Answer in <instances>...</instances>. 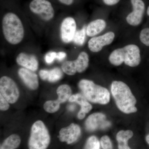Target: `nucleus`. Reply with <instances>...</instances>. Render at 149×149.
<instances>
[{
    "label": "nucleus",
    "mask_w": 149,
    "mask_h": 149,
    "mask_svg": "<svg viewBox=\"0 0 149 149\" xmlns=\"http://www.w3.org/2000/svg\"><path fill=\"white\" fill-rule=\"evenodd\" d=\"M68 100L70 102H74L80 105L81 107L80 111L83 112L86 114L91 111L93 108L92 105L88 102L85 96L79 93L70 96Z\"/></svg>",
    "instance_id": "nucleus-16"
},
{
    "label": "nucleus",
    "mask_w": 149,
    "mask_h": 149,
    "mask_svg": "<svg viewBox=\"0 0 149 149\" xmlns=\"http://www.w3.org/2000/svg\"><path fill=\"white\" fill-rule=\"evenodd\" d=\"M20 143V137L17 134H12L4 140L0 149H16L19 146Z\"/></svg>",
    "instance_id": "nucleus-19"
},
{
    "label": "nucleus",
    "mask_w": 149,
    "mask_h": 149,
    "mask_svg": "<svg viewBox=\"0 0 149 149\" xmlns=\"http://www.w3.org/2000/svg\"><path fill=\"white\" fill-rule=\"evenodd\" d=\"M111 64L119 66L123 63L131 67L138 66L141 61L140 50L138 46L129 45L113 51L109 57Z\"/></svg>",
    "instance_id": "nucleus-3"
},
{
    "label": "nucleus",
    "mask_w": 149,
    "mask_h": 149,
    "mask_svg": "<svg viewBox=\"0 0 149 149\" xmlns=\"http://www.w3.org/2000/svg\"><path fill=\"white\" fill-rule=\"evenodd\" d=\"M85 127L89 131H94L99 129H105L110 125L107 121L106 116L102 113H95L91 115L85 121Z\"/></svg>",
    "instance_id": "nucleus-10"
},
{
    "label": "nucleus",
    "mask_w": 149,
    "mask_h": 149,
    "mask_svg": "<svg viewBox=\"0 0 149 149\" xmlns=\"http://www.w3.org/2000/svg\"><path fill=\"white\" fill-rule=\"evenodd\" d=\"M133 136V131L131 130H121L116 135V140L118 143V149H131L128 145L129 139Z\"/></svg>",
    "instance_id": "nucleus-17"
},
{
    "label": "nucleus",
    "mask_w": 149,
    "mask_h": 149,
    "mask_svg": "<svg viewBox=\"0 0 149 149\" xmlns=\"http://www.w3.org/2000/svg\"><path fill=\"white\" fill-rule=\"evenodd\" d=\"M63 71L58 68L48 70L47 80L51 83L57 82L60 80L63 75Z\"/></svg>",
    "instance_id": "nucleus-21"
},
{
    "label": "nucleus",
    "mask_w": 149,
    "mask_h": 149,
    "mask_svg": "<svg viewBox=\"0 0 149 149\" xmlns=\"http://www.w3.org/2000/svg\"><path fill=\"white\" fill-rule=\"evenodd\" d=\"M76 31V23L74 19L70 17L65 18L61 27V38L63 42H72Z\"/></svg>",
    "instance_id": "nucleus-12"
},
{
    "label": "nucleus",
    "mask_w": 149,
    "mask_h": 149,
    "mask_svg": "<svg viewBox=\"0 0 149 149\" xmlns=\"http://www.w3.org/2000/svg\"><path fill=\"white\" fill-rule=\"evenodd\" d=\"M4 37L10 44L16 45L20 42L24 37V29L20 19L13 13H6L2 19Z\"/></svg>",
    "instance_id": "nucleus-2"
},
{
    "label": "nucleus",
    "mask_w": 149,
    "mask_h": 149,
    "mask_svg": "<svg viewBox=\"0 0 149 149\" xmlns=\"http://www.w3.org/2000/svg\"><path fill=\"white\" fill-rule=\"evenodd\" d=\"M63 72L69 75H74L77 72L74 67L73 61H68L64 62L61 66Z\"/></svg>",
    "instance_id": "nucleus-24"
},
{
    "label": "nucleus",
    "mask_w": 149,
    "mask_h": 149,
    "mask_svg": "<svg viewBox=\"0 0 149 149\" xmlns=\"http://www.w3.org/2000/svg\"><path fill=\"white\" fill-rule=\"evenodd\" d=\"M18 74L24 84L29 89L36 90L39 87L38 76L33 71L22 68L19 70Z\"/></svg>",
    "instance_id": "nucleus-13"
},
{
    "label": "nucleus",
    "mask_w": 149,
    "mask_h": 149,
    "mask_svg": "<svg viewBox=\"0 0 149 149\" xmlns=\"http://www.w3.org/2000/svg\"><path fill=\"white\" fill-rule=\"evenodd\" d=\"M101 146L103 149H112V144L108 136H104L100 140Z\"/></svg>",
    "instance_id": "nucleus-27"
},
{
    "label": "nucleus",
    "mask_w": 149,
    "mask_h": 149,
    "mask_svg": "<svg viewBox=\"0 0 149 149\" xmlns=\"http://www.w3.org/2000/svg\"><path fill=\"white\" fill-rule=\"evenodd\" d=\"M120 1V0H103V1L107 5L112 6L116 5Z\"/></svg>",
    "instance_id": "nucleus-30"
},
{
    "label": "nucleus",
    "mask_w": 149,
    "mask_h": 149,
    "mask_svg": "<svg viewBox=\"0 0 149 149\" xmlns=\"http://www.w3.org/2000/svg\"><path fill=\"white\" fill-rule=\"evenodd\" d=\"M111 91L116 104L120 111L126 114L137 111L136 97L125 83L122 81H113L111 86Z\"/></svg>",
    "instance_id": "nucleus-1"
},
{
    "label": "nucleus",
    "mask_w": 149,
    "mask_h": 149,
    "mask_svg": "<svg viewBox=\"0 0 149 149\" xmlns=\"http://www.w3.org/2000/svg\"><path fill=\"white\" fill-rule=\"evenodd\" d=\"M133 11L127 15L126 20L130 25L136 26L142 21L145 11V4L142 0H130Z\"/></svg>",
    "instance_id": "nucleus-8"
},
{
    "label": "nucleus",
    "mask_w": 149,
    "mask_h": 149,
    "mask_svg": "<svg viewBox=\"0 0 149 149\" xmlns=\"http://www.w3.org/2000/svg\"><path fill=\"white\" fill-rule=\"evenodd\" d=\"M73 61L77 72L81 73L88 68L89 65V56L85 52H81L77 58Z\"/></svg>",
    "instance_id": "nucleus-18"
},
{
    "label": "nucleus",
    "mask_w": 149,
    "mask_h": 149,
    "mask_svg": "<svg viewBox=\"0 0 149 149\" xmlns=\"http://www.w3.org/2000/svg\"><path fill=\"white\" fill-rule=\"evenodd\" d=\"M147 13L148 15L149 16V6L148 7V9H147Z\"/></svg>",
    "instance_id": "nucleus-35"
},
{
    "label": "nucleus",
    "mask_w": 149,
    "mask_h": 149,
    "mask_svg": "<svg viewBox=\"0 0 149 149\" xmlns=\"http://www.w3.org/2000/svg\"><path fill=\"white\" fill-rule=\"evenodd\" d=\"M86 28L84 26L82 29L76 31L72 42L78 46H82L85 42L86 37Z\"/></svg>",
    "instance_id": "nucleus-22"
},
{
    "label": "nucleus",
    "mask_w": 149,
    "mask_h": 149,
    "mask_svg": "<svg viewBox=\"0 0 149 149\" xmlns=\"http://www.w3.org/2000/svg\"><path fill=\"white\" fill-rule=\"evenodd\" d=\"M50 141V136L44 123L41 120L34 123L28 140L29 149H47Z\"/></svg>",
    "instance_id": "nucleus-5"
},
{
    "label": "nucleus",
    "mask_w": 149,
    "mask_h": 149,
    "mask_svg": "<svg viewBox=\"0 0 149 149\" xmlns=\"http://www.w3.org/2000/svg\"><path fill=\"white\" fill-rule=\"evenodd\" d=\"M81 133V128L79 125L72 123L67 127L61 129L59 132L58 139L62 142L71 144L79 139Z\"/></svg>",
    "instance_id": "nucleus-9"
},
{
    "label": "nucleus",
    "mask_w": 149,
    "mask_h": 149,
    "mask_svg": "<svg viewBox=\"0 0 149 149\" xmlns=\"http://www.w3.org/2000/svg\"><path fill=\"white\" fill-rule=\"evenodd\" d=\"M66 56V54L65 52H59L57 53L56 59H57L59 61H61L64 60Z\"/></svg>",
    "instance_id": "nucleus-31"
},
{
    "label": "nucleus",
    "mask_w": 149,
    "mask_h": 149,
    "mask_svg": "<svg viewBox=\"0 0 149 149\" xmlns=\"http://www.w3.org/2000/svg\"><path fill=\"white\" fill-rule=\"evenodd\" d=\"M85 115H86V113L80 111L77 114V118L79 119H83L85 118Z\"/></svg>",
    "instance_id": "nucleus-33"
},
{
    "label": "nucleus",
    "mask_w": 149,
    "mask_h": 149,
    "mask_svg": "<svg viewBox=\"0 0 149 149\" xmlns=\"http://www.w3.org/2000/svg\"><path fill=\"white\" fill-rule=\"evenodd\" d=\"M60 104V103L57 100L47 101L44 104V109L47 112L54 113L59 109Z\"/></svg>",
    "instance_id": "nucleus-23"
},
{
    "label": "nucleus",
    "mask_w": 149,
    "mask_h": 149,
    "mask_svg": "<svg viewBox=\"0 0 149 149\" xmlns=\"http://www.w3.org/2000/svg\"><path fill=\"white\" fill-rule=\"evenodd\" d=\"M78 87L83 95L91 102L104 105L110 101V94L108 90L93 81L83 79L78 83Z\"/></svg>",
    "instance_id": "nucleus-4"
},
{
    "label": "nucleus",
    "mask_w": 149,
    "mask_h": 149,
    "mask_svg": "<svg viewBox=\"0 0 149 149\" xmlns=\"http://www.w3.org/2000/svg\"><path fill=\"white\" fill-rule=\"evenodd\" d=\"M114 37V33L112 32H107L98 37H93L88 42V48L93 52H98L102 50L104 46L111 44Z\"/></svg>",
    "instance_id": "nucleus-11"
},
{
    "label": "nucleus",
    "mask_w": 149,
    "mask_h": 149,
    "mask_svg": "<svg viewBox=\"0 0 149 149\" xmlns=\"http://www.w3.org/2000/svg\"><path fill=\"white\" fill-rule=\"evenodd\" d=\"M106 27V22L102 19H97L90 22L86 28V34L93 37L101 32Z\"/></svg>",
    "instance_id": "nucleus-15"
},
{
    "label": "nucleus",
    "mask_w": 149,
    "mask_h": 149,
    "mask_svg": "<svg viewBox=\"0 0 149 149\" xmlns=\"http://www.w3.org/2000/svg\"><path fill=\"white\" fill-rule=\"evenodd\" d=\"M29 8L32 13L45 21H49L54 16V9L48 0H32L29 3Z\"/></svg>",
    "instance_id": "nucleus-6"
},
{
    "label": "nucleus",
    "mask_w": 149,
    "mask_h": 149,
    "mask_svg": "<svg viewBox=\"0 0 149 149\" xmlns=\"http://www.w3.org/2000/svg\"><path fill=\"white\" fill-rule=\"evenodd\" d=\"M61 3L66 6H70L72 5L74 0H58Z\"/></svg>",
    "instance_id": "nucleus-32"
},
{
    "label": "nucleus",
    "mask_w": 149,
    "mask_h": 149,
    "mask_svg": "<svg viewBox=\"0 0 149 149\" xmlns=\"http://www.w3.org/2000/svg\"><path fill=\"white\" fill-rule=\"evenodd\" d=\"M146 141L147 143L149 145V134H148L146 137Z\"/></svg>",
    "instance_id": "nucleus-34"
},
{
    "label": "nucleus",
    "mask_w": 149,
    "mask_h": 149,
    "mask_svg": "<svg viewBox=\"0 0 149 149\" xmlns=\"http://www.w3.org/2000/svg\"><path fill=\"white\" fill-rule=\"evenodd\" d=\"M56 93L58 95L57 100L61 104L69 100L71 96L72 90L69 85H62L58 88Z\"/></svg>",
    "instance_id": "nucleus-20"
},
{
    "label": "nucleus",
    "mask_w": 149,
    "mask_h": 149,
    "mask_svg": "<svg viewBox=\"0 0 149 149\" xmlns=\"http://www.w3.org/2000/svg\"><path fill=\"white\" fill-rule=\"evenodd\" d=\"M140 39L141 42L146 46H149V28H146L141 31Z\"/></svg>",
    "instance_id": "nucleus-26"
},
{
    "label": "nucleus",
    "mask_w": 149,
    "mask_h": 149,
    "mask_svg": "<svg viewBox=\"0 0 149 149\" xmlns=\"http://www.w3.org/2000/svg\"><path fill=\"white\" fill-rule=\"evenodd\" d=\"M17 64L32 71H36L38 68V62L37 58L33 55L21 53L16 58Z\"/></svg>",
    "instance_id": "nucleus-14"
},
{
    "label": "nucleus",
    "mask_w": 149,
    "mask_h": 149,
    "mask_svg": "<svg viewBox=\"0 0 149 149\" xmlns=\"http://www.w3.org/2000/svg\"><path fill=\"white\" fill-rule=\"evenodd\" d=\"M0 92L10 104L16 102L19 97L17 85L13 79L8 76H3L0 79Z\"/></svg>",
    "instance_id": "nucleus-7"
},
{
    "label": "nucleus",
    "mask_w": 149,
    "mask_h": 149,
    "mask_svg": "<svg viewBox=\"0 0 149 149\" xmlns=\"http://www.w3.org/2000/svg\"><path fill=\"white\" fill-rule=\"evenodd\" d=\"M9 103L1 94H0V109L6 111L9 108Z\"/></svg>",
    "instance_id": "nucleus-28"
},
{
    "label": "nucleus",
    "mask_w": 149,
    "mask_h": 149,
    "mask_svg": "<svg viewBox=\"0 0 149 149\" xmlns=\"http://www.w3.org/2000/svg\"><path fill=\"white\" fill-rule=\"evenodd\" d=\"M57 53L56 52H49L45 56V61L48 64L52 63L56 58Z\"/></svg>",
    "instance_id": "nucleus-29"
},
{
    "label": "nucleus",
    "mask_w": 149,
    "mask_h": 149,
    "mask_svg": "<svg viewBox=\"0 0 149 149\" xmlns=\"http://www.w3.org/2000/svg\"><path fill=\"white\" fill-rule=\"evenodd\" d=\"M100 143L96 136H91L86 141L84 149H100Z\"/></svg>",
    "instance_id": "nucleus-25"
}]
</instances>
